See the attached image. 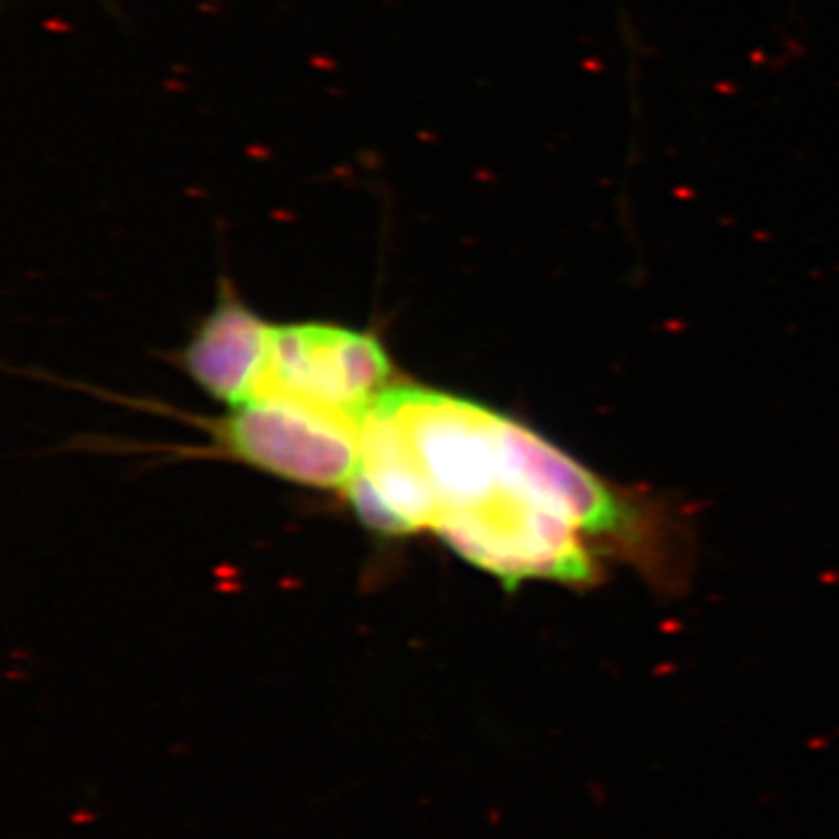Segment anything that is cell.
Listing matches in <instances>:
<instances>
[{
  "instance_id": "obj_1",
  "label": "cell",
  "mask_w": 839,
  "mask_h": 839,
  "mask_svg": "<svg viewBox=\"0 0 839 839\" xmlns=\"http://www.w3.org/2000/svg\"><path fill=\"white\" fill-rule=\"evenodd\" d=\"M362 434L422 485L441 539L509 590L524 581L594 585L616 562L655 569L669 546L662 506L483 403L394 387Z\"/></svg>"
},
{
  "instance_id": "obj_2",
  "label": "cell",
  "mask_w": 839,
  "mask_h": 839,
  "mask_svg": "<svg viewBox=\"0 0 839 839\" xmlns=\"http://www.w3.org/2000/svg\"><path fill=\"white\" fill-rule=\"evenodd\" d=\"M392 364L376 336L334 324L271 326L247 399L283 401L360 434Z\"/></svg>"
},
{
  "instance_id": "obj_3",
  "label": "cell",
  "mask_w": 839,
  "mask_h": 839,
  "mask_svg": "<svg viewBox=\"0 0 839 839\" xmlns=\"http://www.w3.org/2000/svg\"><path fill=\"white\" fill-rule=\"evenodd\" d=\"M217 436L245 464L308 488H348L360 469V434L283 401L238 403Z\"/></svg>"
},
{
  "instance_id": "obj_4",
  "label": "cell",
  "mask_w": 839,
  "mask_h": 839,
  "mask_svg": "<svg viewBox=\"0 0 839 839\" xmlns=\"http://www.w3.org/2000/svg\"><path fill=\"white\" fill-rule=\"evenodd\" d=\"M268 331L271 324L261 322L224 287L215 310L184 350V369L217 401L238 406L247 399L264 360Z\"/></svg>"
}]
</instances>
